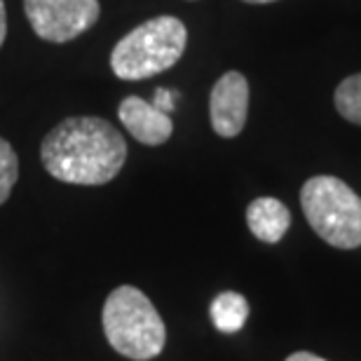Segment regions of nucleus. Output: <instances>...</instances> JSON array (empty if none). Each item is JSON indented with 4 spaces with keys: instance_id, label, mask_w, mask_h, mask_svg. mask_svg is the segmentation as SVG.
I'll list each match as a JSON object with an SVG mask.
<instances>
[{
    "instance_id": "f257e3e1",
    "label": "nucleus",
    "mask_w": 361,
    "mask_h": 361,
    "mask_svg": "<svg viewBox=\"0 0 361 361\" xmlns=\"http://www.w3.org/2000/svg\"><path fill=\"white\" fill-rule=\"evenodd\" d=\"M47 174L73 185L111 183L125 167L127 141L111 122L94 115L66 118L40 143Z\"/></svg>"
},
{
    "instance_id": "f03ea898",
    "label": "nucleus",
    "mask_w": 361,
    "mask_h": 361,
    "mask_svg": "<svg viewBox=\"0 0 361 361\" xmlns=\"http://www.w3.org/2000/svg\"><path fill=\"white\" fill-rule=\"evenodd\" d=\"M101 324L111 348L132 361L155 359L167 343V326L153 300L132 284H122L108 293Z\"/></svg>"
},
{
    "instance_id": "7ed1b4c3",
    "label": "nucleus",
    "mask_w": 361,
    "mask_h": 361,
    "mask_svg": "<svg viewBox=\"0 0 361 361\" xmlns=\"http://www.w3.org/2000/svg\"><path fill=\"white\" fill-rule=\"evenodd\" d=\"M185 45V24L176 17L162 14L143 21L113 47L111 68L120 80H146L176 66Z\"/></svg>"
},
{
    "instance_id": "20e7f679",
    "label": "nucleus",
    "mask_w": 361,
    "mask_h": 361,
    "mask_svg": "<svg viewBox=\"0 0 361 361\" xmlns=\"http://www.w3.org/2000/svg\"><path fill=\"white\" fill-rule=\"evenodd\" d=\"M310 228L336 249L361 247V197L338 176H312L300 188Z\"/></svg>"
},
{
    "instance_id": "39448f33",
    "label": "nucleus",
    "mask_w": 361,
    "mask_h": 361,
    "mask_svg": "<svg viewBox=\"0 0 361 361\" xmlns=\"http://www.w3.org/2000/svg\"><path fill=\"white\" fill-rule=\"evenodd\" d=\"M35 35L47 42H68L97 24L99 0H24Z\"/></svg>"
},
{
    "instance_id": "423d86ee",
    "label": "nucleus",
    "mask_w": 361,
    "mask_h": 361,
    "mask_svg": "<svg viewBox=\"0 0 361 361\" xmlns=\"http://www.w3.org/2000/svg\"><path fill=\"white\" fill-rule=\"evenodd\" d=\"M249 115V82L240 71H228L216 80L209 97V118L221 139L242 134Z\"/></svg>"
},
{
    "instance_id": "0eeeda50",
    "label": "nucleus",
    "mask_w": 361,
    "mask_h": 361,
    "mask_svg": "<svg viewBox=\"0 0 361 361\" xmlns=\"http://www.w3.org/2000/svg\"><path fill=\"white\" fill-rule=\"evenodd\" d=\"M122 127L143 146H162L174 134V122L167 113L157 111L150 101L141 97H127L118 108Z\"/></svg>"
},
{
    "instance_id": "6e6552de",
    "label": "nucleus",
    "mask_w": 361,
    "mask_h": 361,
    "mask_svg": "<svg viewBox=\"0 0 361 361\" xmlns=\"http://www.w3.org/2000/svg\"><path fill=\"white\" fill-rule=\"evenodd\" d=\"M247 226L256 240L277 244L291 228V212L274 197H256L247 207Z\"/></svg>"
},
{
    "instance_id": "1a4fd4ad",
    "label": "nucleus",
    "mask_w": 361,
    "mask_h": 361,
    "mask_svg": "<svg viewBox=\"0 0 361 361\" xmlns=\"http://www.w3.org/2000/svg\"><path fill=\"white\" fill-rule=\"evenodd\" d=\"M249 317V302L242 293L223 291L212 302V322L221 334H237Z\"/></svg>"
},
{
    "instance_id": "9d476101",
    "label": "nucleus",
    "mask_w": 361,
    "mask_h": 361,
    "mask_svg": "<svg viewBox=\"0 0 361 361\" xmlns=\"http://www.w3.org/2000/svg\"><path fill=\"white\" fill-rule=\"evenodd\" d=\"M336 111L352 125L361 127V73L350 75L336 87L334 94Z\"/></svg>"
},
{
    "instance_id": "9b49d317",
    "label": "nucleus",
    "mask_w": 361,
    "mask_h": 361,
    "mask_svg": "<svg viewBox=\"0 0 361 361\" xmlns=\"http://www.w3.org/2000/svg\"><path fill=\"white\" fill-rule=\"evenodd\" d=\"M19 178V157L17 150L7 139H0V207L10 200L12 188Z\"/></svg>"
},
{
    "instance_id": "f8f14e48",
    "label": "nucleus",
    "mask_w": 361,
    "mask_h": 361,
    "mask_svg": "<svg viewBox=\"0 0 361 361\" xmlns=\"http://www.w3.org/2000/svg\"><path fill=\"white\" fill-rule=\"evenodd\" d=\"M157 111H162V113H171L174 111V106H176V92H169V90H155V99L150 101Z\"/></svg>"
},
{
    "instance_id": "ddd939ff",
    "label": "nucleus",
    "mask_w": 361,
    "mask_h": 361,
    "mask_svg": "<svg viewBox=\"0 0 361 361\" xmlns=\"http://www.w3.org/2000/svg\"><path fill=\"white\" fill-rule=\"evenodd\" d=\"M284 361H326V359L317 357L312 352H293V355H288Z\"/></svg>"
},
{
    "instance_id": "4468645a",
    "label": "nucleus",
    "mask_w": 361,
    "mask_h": 361,
    "mask_svg": "<svg viewBox=\"0 0 361 361\" xmlns=\"http://www.w3.org/2000/svg\"><path fill=\"white\" fill-rule=\"evenodd\" d=\"M7 35V12H5V0H0V47L5 42Z\"/></svg>"
},
{
    "instance_id": "2eb2a0df",
    "label": "nucleus",
    "mask_w": 361,
    "mask_h": 361,
    "mask_svg": "<svg viewBox=\"0 0 361 361\" xmlns=\"http://www.w3.org/2000/svg\"><path fill=\"white\" fill-rule=\"evenodd\" d=\"M244 3H251V5H268V3H277V0H244Z\"/></svg>"
}]
</instances>
